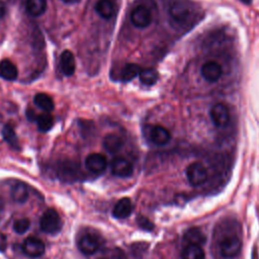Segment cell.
<instances>
[{"mask_svg":"<svg viewBox=\"0 0 259 259\" xmlns=\"http://www.w3.org/2000/svg\"><path fill=\"white\" fill-rule=\"evenodd\" d=\"M34 101H35V105L38 108H40L41 110L47 113L53 112V110L55 109V103L53 98L47 93H43V92L37 93L34 97Z\"/></svg>","mask_w":259,"mask_h":259,"instance_id":"obj_17","label":"cell"},{"mask_svg":"<svg viewBox=\"0 0 259 259\" xmlns=\"http://www.w3.org/2000/svg\"><path fill=\"white\" fill-rule=\"evenodd\" d=\"M253 259H254V256H253Z\"/></svg>","mask_w":259,"mask_h":259,"instance_id":"obj_36","label":"cell"},{"mask_svg":"<svg viewBox=\"0 0 259 259\" xmlns=\"http://www.w3.org/2000/svg\"><path fill=\"white\" fill-rule=\"evenodd\" d=\"M102 259H103V258H102Z\"/></svg>","mask_w":259,"mask_h":259,"instance_id":"obj_37","label":"cell"},{"mask_svg":"<svg viewBox=\"0 0 259 259\" xmlns=\"http://www.w3.org/2000/svg\"><path fill=\"white\" fill-rule=\"evenodd\" d=\"M85 166L93 173H101L108 167L107 157L100 153L89 154L85 159Z\"/></svg>","mask_w":259,"mask_h":259,"instance_id":"obj_8","label":"cell"},{"mask_svg":"<svg viewBox=\"0 0 259 259\" xmlns=\"http://www.w3.org/2000/svg\"><path fill=\"white\" fill-rule=\"evenodd\" d=\"M60 66L64 75L72 76L75 73L76 62L73 53L69 50H65L60 58Z\"/></svg>","mask_w":259,"mask_h":259,"instance_id":"obj_14","label":"cell"},{"mask_svg":"<svg viewBox=\"0 0 259 259\" xmlns=\"http://www.w3.org/2000/svg\"><path fill=\"white\" fill-rule=\"evenodd\" d=\"M54 124V119L50 114L45 113L40 116H38L37 119V125L41 132H48L52 129Z\"/></svg>","mask_w":259,"mask_h":259,"instance_id":"obj_27","label":"cell"},{"mask_svg":"<svg viewBox=\"0 0 259 259\" xmlns=\"http://www.w3.org/2000/svg\"><path fill=\"white\" fill-rule=\"evenodd\" d=\"M113 259H126V256H125V254L123 253V251L121 249H116L114 251Z\"/></svg>","mask_w":259,"mask_h":259,"instance_id":"obj_31","label":"cell"},{"mask_svg":"<svg viewBox=\"0 0 259 259\" xmlns=\"http://www.w3.org/2000/svg\"><path fill=\"white\" fill-rule=\"evenodd\" d=\"M240 2H242L245 5H250L252 3V0H240Z\"/></svg>","mask_w":259,"mask_h":259,"instance_id":"obj_35","label":"cell"},{"mask_svg":"<svg viewBox=\"0 0 259 259\" xmlns=\"http://www.w3.org/2000/svg\"><path fill=\"white\" fill-rule=\"evenodd\" d=\"M133 209L132 200L129 197H123L116 203L113 210V216L119 220L127 219L133 213Z\"/></svg>","mask_w":259,"mask_h":259,"instance_id":"obj_12","label":"cell"},{"mask_svg":"<svg viewBox=\"0 0 259 259\" xmlns=\"http://www.w3.org/2000/svg\"><path fill=\"white\" fill-rule=\"evenodd\" d=\"M103 244V240L98 235L86 234L80 238L78 242L79 250L85 255H91L95 253Z\"/></svg>","mask_w":259,"mask_h":259,"instance_id":"obj_5","label":"cell"},{"mask_svg":"<svg viewBox=\"0 0 259 259\" xmlns=\"http://www.w3.org/2000/svg\"><path fill=\"white\" fill-rule=\"evenodd\" d=\"M4 209H5V203H4V200L2 199V197H0V218H2Z\"/></svg>","mask_w":259,"mask_h":259,"instance_id":"obj_33","label":"cell"},{"mask_svg":"<svg viewBox=\"0 0 259 259\" xmlns=\"http://www.w3.org/2000/svg\"><path fill=\"white\" fill-rule=\"evenodd\" d=\"M27 12L33 17H40L47 11V0H28Z\"/></svg>","mask_w":259,"mask_h":259,"instance_id":"obj_21","label":"cell"},{"mask_svg":"<svg viewBox=\"0 0 259 259\" xmlns=\"http://www.w3.org/2000/svg\"><path fill=\"white\" fill-rule=\"evenodd\" d=\"M23 250L26 255L37 258L42 256L46 251L45 243L36 237H29L23 243Z\"/></svg>","mask_w":259,"mask_h":259,"instance_id":"obj_7","label":"cell"},{"mask_svg":"<svg viewBox=\"0 0 259 259\" xmlns=\"http://www.w3.org/2000/svg\"><path fill=\"white\" fill-rule=\"evenodd\" d=\"M131 22L135 27L145 29L152 23V14L146 7L139 6L132 12Z\"/></svg>","mask_w":259,"mask_h":259,"instance_id":"obj_6","label":"cell"},{"mask_svg":"<svg viewBox=\"0 0 259 259\" xmlns=\"http://www.w3.org/2000/svg\"><path fill=\"white\" fill-rule=\"evenodd\" d=\"M124 145L123 139L115 134H110L103 139V147L110 153H118Z\"/></svg>","mask_w":259,"mask_h":259,"instance_id":"obj_20","label":"cell"},{"mask_svg":"<svg viewBox=\"0 0 259 259\" xmlns=\"http://www.w3.org/2000/svg\"><path fill=\"white\" fill-rule=\"evenodd\" d=\"M140 69L141 68L137 64H134V63L127 64L122 70V74H121L122 80L126 81V82L133 80L137 75L140 74V72H141Z\"/></svg>","mask_w":259,"mask_h":259,"instance_id":"obj_26","label":"cell"},{"mask_svg":"<svg viewBox=\"0 0 259 259\" xmlns=\"http://www.w3.org/2000/svg\"><path fill=\"white\" fill-rule=\"evenodd\" d=\"M111 170L114 175L126 178L132 176L134 172V167L128 159L124 157H117L113 159L111 163Z\"/></svg>","mask_w":259,"mask_h":259,"instance_id":"obj_9","label":"cell"},{"mask_svg":"<svg viewBox=\"0 0 259 259\" xmlns=\"http://www.w3.org/2000/svg\"><path fill=\"white\" fill-rule=\"evenodd\" d=\"M211 119L215 126L226 127L230 121V113L228 108L223 103H217L211 110Z\"/></svg>","mask_w":259,"mask_h":259,"instance_id":"obj_10","label":"cell"},{"mask_svg":"<svg viewBox=\"0 0 259 259\" xmlns=\"http://www.w3.org/2000/svg\"><path fill=\"white\" fill-rule=\"evenodd\" d=\"M140 81L145 85H153L157 82L159 75L158 72L153 68H147L141 70L140 74Z\"/></svg>","mask_w":259,"mask_h":259,"instance_id":"obj_25","label":"cell"},{"mask_svg":"<svg viewBox=\"0 0 259 259\" xmlns=\"http://www.w3.org/2000/svg\"><path fill=\"white\" fill-rule=\"evenodd\" d=\"M18 75V67L11 60L5 59L0 62V77L9 81H13L17 79Z\"/></svg>","mask_w":259,"mask_h":259,"instance_id":"obj_15","label":"cell"},{"mask_svg":"<svg viewBox=\"0 0 259 259\" xmlns=\"http://www.w3.org/2000/svg\"><path fill=\"white\" fill-rule=\"evenodd\" d=\"M8 248V239L7 236L3 233H0V252L6 251Z\"/></svg>","mask_w":259,"mask_h":259,"instance_id":"obj_30","label":"cell"},{"mask_svg":"<svg viewBox=\"0 0 259 259\" xmlns=\"http://www.w3.org/2000/svg\"><path fill=\"white\" fill-rule=\"evenodd\" d=\"M138 225L140 228L146 231H152L154 229L153 223L146 217H139L138 218Z\"/></svg>","mask_w":259,"mask_h":259,"instance_id":"obj_29","label":"cell"},{"mask_svg":"<svg viewBox=\"0 0 259 259\" xmlns=\"http://www.w3.org/2000/svg\"><path fill=\"white\" fill-rule=\"evenodd\" d=\"M223 74V69L217 62H208L201 67V75L210 83L217 82Z\"/></svg>","mask_w":259,"mask_h":259,"instance_id":"obj_11","label":"cell"},{"mask_svg":"<svg viewBox=\"0 0 259 259\" xmlns=\"http://www.w3.org/2000/svg\"><path fill=\"white\" fill-rule=\"evenodd\" d=\"M149 137L150 140L155 144L158 146H163L166 145L170 139H171V135L170 132L165 129L162 126H155L150 130L149 133Z\"/></svg>","mask_w":259,"mask_h":259,"instance_id":"obj_13","label":"cell"},{"mask_svg":"<svg viewBox=\"0 0 259 259\" xmlns=\"http://www.w3.org/2000/svg\"><path fill=\"white\" fill-rule=\"evenodd\" d=\"M186 176L191 185L199 186L208 180V170L202 163L193 162L187 166Z\"/></svg>","mask_w":259,"mask_h":259,"instance_id":"obj_3","label":"cell"},{"mask_svg":"<svg viewBox=\"0 0 259 259\" xmlns=\"http://www.w3.org/2000/svg\"><path fill=\"white\" fill-rule=\"evenodd\" d=\"M3 136L4 139L7 141V143L10 144V146L14 149L19 150L20 149V144H19V139L17 136V133L15 131V127L12 125V123H8L4 130H3Z\"/></svg>","mask_w":259,"mask_h":259,"instance_id":"obj_24","label":"cell"},{"mask_svg":"<svg viewBox=\"0 0 259 259\" xmlns=\"http://www.w3.org/2000/svg\"><path fill=\"white\" fill-rule=\"evenodd\" d=\"M183 240L186 243V245L202 246V244L205 243L206 238L199 228H190L184 234Z\"/></svg>","mask_w":259,"mask_h":259,"instance_id":"obj_16","label":"cell"},{"mask_svg":"<svg viewBox=\"0 0 259 259\" xmlns=\"http://www.w3.org/2000/svg\"><path fill=\"white\" fill-rule=\"evenodd\" d=\"M59 172L63 179H66L67 181H71L78 178L79 168H78V165H75L72 162H67L66 164L60 167Z\"/></svg>","mask_w":259,"mask_h":259,"instance_id":"obj_23","label":"cell"},{"mask_svg":"<svg viewBox=\"0 0 259 259\" xmlns=\"http://www.w3.org/2000/svg\"><path fill=\"white\" fill-rule=\"evenodd\" d=\"M96 13L105 20H110L114 17L116 9L111 0H98L95 6Z\"/></svg>","mask_w":259,"mask_h":259,"instance_id":"obj_18","label":"cell"},{"mask_svg":"<svg viewBox=\"0 0 259 259\" xmlns=\"http://www.w3.org/2000/svg\"><path fill=\"white\" fill-rule=\"evenodd\" d=\"M242 250V241L237 236L225 237L220 242V252L225 258H235Z\"/></svg>","mask_w":259,"mask_h":259,"instance_id":"obj_4","label":"cell"},{"mask_svg":"<svg viewBox=\"0 0 259 259\" xmlns=\"http://www.w3.org/2000/svg\"><path fill=\"white\" fill-rule=\"evenodd\" d=\"M29 187L26 183L24 182H17L13 185L12 187V197L15 201L24 203L28 200L29 198Z\"/></svg>","mask_w":259,"mask_h":259,"instance_id":"obj_19","label":"cell"},{"mask_svg":"<svg viewBox=\"0 0 259 259\" xmlns=\"http://www.w3.org/2000/svg\"><path fill=\"white\" fill-rule=\"evenodd\" d=\"M62 2L66 3V4H77L80 2V0H62Z\"/></svg>","mask_w":259,"mask_h":259,"instance_id":"obj_34","label":"cell"},{"mask_svg":"<svg viewBox=\"0 0 259 259\" xmlns=\"http://www.w3.org/2000/svg\"><path fill=\"white\" fill-rule=\"evenodd\" d=\"M62 219L56 210L48 209L47 211H45L41 218L42 231L50 235H56L62 230Z\"/></svg>","mask_w":259,"mask_h":259,"instance_id":"obj_1","label":"cell"},{"mask_svg":"<svg viewBox=\"0 0 259 259\" xmlns=\"http://www.w3.org/2000/svg\"><path fill=\"white\" fill-rule=\"evenodd\" d=\"M169 15L178 24H186L192 16V9L185 0H175L169 8Z\"/></svg>","mask_w":259,"mask_h":259,"instance_id":"obj_2","label":"cell"},{"mask_svg":"<svg viewBox=\"0 0 259 259\" xmlns=\"http://www.w3.org/2000/svg\"><path fill=\"white\" fill-rule=\"evenodd\" d=\"M182 259H204L205 253L201 246L186 245L181 253Z\"/></svg>","mask_w":259,"mask_h":259,"instance_id":"obj_22","label":"cell"},{"mask_svg":"<svg viewBox=\"0 0 259 259\" xmlns=\"http://www.w3.org/2000/svg\"><path fill=\"white\" fill-rule=\"evenodd\" d=\"M31 227V221L27 218H24V219H20L18 221L15 222L14 224V229L15 231L18 233V234H25L26 232L29 231Z\"/></svg>","mask_w":259,"mask_h":259,"instance_id":"obj_28","label":"cell"},{"mask_svg":"<svg viewBox=\"0 0 259 259\" xmlns=\"http://www.w3.org/2000/svg\"><path fill=\"white\" fill-rule=\"evenodd\" d=\"M6 12H7V10H6L5 5L3 3H0V19H3L6 16Z\"/></svg>","mask_w":259,"mask_h":259,"instance_id":"obj_32","label":"cell"}]
</instances>
